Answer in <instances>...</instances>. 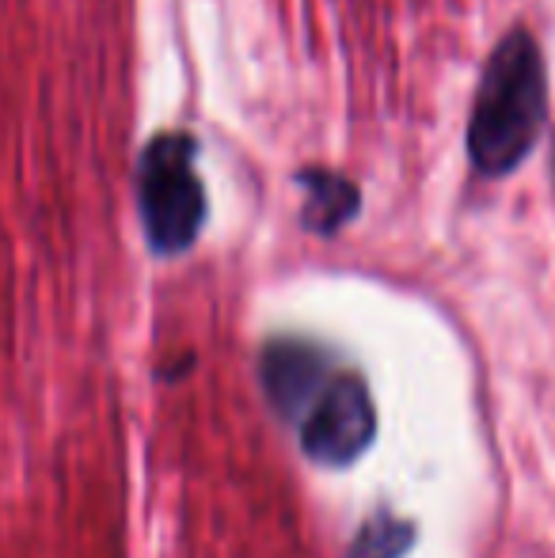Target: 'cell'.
<instances>
[{
    "instance_id": "6da1fadb",
    "label": "cell",
    "mask_w": 555,
    "mask_h": 558,
    "mask_svg": "<svg viewBox=\"0 0 555 558\" xmlns=\"http://www.w3.org/2000/svg\"><path fill=\"white\" fill-rule=\"evenodd\" d=\"M548 122V69L536 35L518 23L495 43L468 118V160L480 175H510Z\"/></svg>"
},
{
    "instance_id": "7a4b0ae2",
    "label": "cell",
    "mask_w": 555,
    "mask_h": 558,
    "mask_svg": "<svg viewBox=\"0 0 555 558\" xmlns=\"http://www.w3.org/2000/svg\"><path fill=\"white\" fill-rule=\"evenodd\" d=\"M198 141L164 130L137 156V217L156 255H183L206 225V186L194 171Z\"/></svg>"
},
{
    "instance_id": "3957f363",
    "label": "cell",
    "mask_w": 555,
    "mask_h": 558,
    "mask_svg": "<svg viewBox=\"0 0 555 558\" xmlns=\"http://www.w3.org/2000/svg\"><path fill=\"white\" fill-rule=\"evenodd\" d=\"M297 437H301V452L324 468H350L354 460H362L377 437V407L365 376L335 368V376L297 422Z\"/></svg>"
},
{
    "instance_id": "277c9868",
    "label": "cell",
    "mask_w": 555,
    "mask_h": 558,
    "mask_svg": "<svg viewBox=\"0 0 555 558\" xmlns=\"http://www.w3.org/2000/svg\"><path fill=\"white\" fill-rule=\"evenodd\" d=\"M335 376V357L331 350H324L312 338L281 335L270 338L260 350V384L267 396L270 411L281 422L297 426L304 418V411L312 407V399L324 391V384Z\"/></svg>"
},
{
    "instance_id": "5b68a950",
    "label": "cell",
    "mask_w": 555,
    "mask_h": 558,
    "mask_svg": "<svg viewBox=\"0 0 555 558\" xmlns=\"http://www.w3.org/2000/svg\"><path fill=\"white\" fill-rule=\"evenodd\" d=\"M297 186L304 191L301 206V228L316 235H335L347 228L362 209V191L350 175L331 168H301L297 171Z\"/></svg>"
},
{
    "instance_id": "8992f818",
    "label": "cell",
    "mask_w": 555,
    "mask_h": 558,
    "mask_svg": "<svg viewBox=\"0 0 555 558\" xmlns=\"http://www.w3.org/2000/svg\"><path fill=\"white\" fill-rule=\"evenodd\" d=\"M411 547H415V524L381 509V513L365 517L362 529L354 532L347 558H403Z\"/></svg>"
}]
</instances>
